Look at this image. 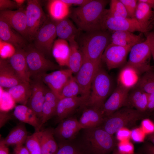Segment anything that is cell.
Listing matches in <instances>:
<instances>
[{
	"label": "cell",
	"instance_id": "cell-30",
	"mask_svg": "<svg viewBox=\"0 0 154 154\" xmlns=\"http://www.w3.org/2000/svg\"><path fill=\"white\" fill-rule=\"evenodd\" d=\"M28 136L25 124L21 122L13 128L5 138L1 139L7 146H15L25 143Z\"/></svg>",
	"mask_w": 154,
	"mask_h": 154
},
{
	"label": "cell",
	"instance_id": "cell-10",
	"mask_svg": "<svg viewBox=\"0 0 154 154\" xmlns=\"http://www.w3.org/2000/svg\"><path fill=\"white\" fill-rule=\"evenodd\" d=\"M57 36L55 22L47 19L37 32L33 44L45 56L51 55Z\"/></svg>",
	"mask_w": 154,
	"mask_h": 154
},
{
	"label": "cell",
	"instance_id": "cell-6",
	"mask_svg": "<svg viewBox=\"0 0 154 154\" xmlns=\"http://www.w3.org/2000/svg\"><path fill=\"white\" fill-rule=\"evenodd\" d=\"M23 49L31 79L41 77L48 71L60 70V66L47 58L33 44H28Z\"/></svg>",
	"mask_w": 154,
	"mask_h": 154
},
{
	"label": "cell",
	"instance_id": "cell-34",
	"mask_svg": "<svg viewBox=\"0 0 154 154\" xmlns=\"http://www.w3.org/2000/svg\"><path fill=\"white\" fill-rule=\"evenodd\" d=\"M7 92L15 102L26 105L30 97V83L23 82L7 89Z\"/></svg>",
	"mask_w": 154,
	"mask_h": 154
},
{
	"label": "cell",
	"instance_id": "cell-24",
	"mask_svg": "<svg viewBox=\"0 0 154 154\" xmlns=\"http://www.w3.org/2000/svg\"><path fill=\"white\" fill-rule=\"evenodd\" d=\"M54 130L47 128L37 132L42 154H56L58 145L55 139Z\"/></svg>",
	"mask_w": 154,
	"mask_h": 154
},
{
	"label": "cell",
	"instance_id": "cell-8",
	"mask_svg": "<svg viewBox=\"0 0 154 154\" xmlns=\"http://www.w3.org/2000/svg\"><path fill=\"white\" fill-rule=\"evenodd\" d=\"M102 63V62H96L83 57L82 65L74 76L80 88V96L87 101L92 82L97 71L101 67Z\"/></svg>",
	"mask_w": 154,
	"mask_h": 154
},
{
	"label": "cell",
	"instance_id": "cell-5",
	"mask_svg": "<svg viewBox=\"0 0 154 154\" xmlns=\"http://www.w3.org/2000/svg\"><path fill=\"white\" fill-rule=\"evenodd\" d=\"M144 113L125 106L106 118L101 126L111 135L123 127L133 125L144 117Z\"/></svg>",
	"mask_w": 154,
	"mask_h": 154
},
{
	"label": "cell",
	"instance_id": "cell-53",
	"mask_svg": "<svg viewBox=\"0 0 154 154\" xmlns=\"http://www.w3.org/2000/svg\"><path fill=\"white\" fill-rule=\"evenodd\" d=\"M112 154H123L121 153L116 147L113 151Z\"/></svg>",
	"mask_w": 154,
	"mask_h": 154
},
{
	"label": "cell",
	"instance_id": "cell-46",
	"mask_svg": "<svg viewBox=\"0 0 154 154\" xmlns=\"http://www.w3.org/2000/svg\"><path fill=\"white\" fill-rule=\"evenodd\" d=\"M64 3L69 6L72 5L78 6H79L83 5L87 3L90 0H62Z\"/></svg>",
	"mask_w": 154,
	"mask_h": 154
},
{
	"label": "cell",
	"instance_id": "cell-55",
	"mask_svg": "<svg viewBox=\"0 0 154 154\" xmlns=\"http://www.w3.org/2000/svg\"><path fill=\"white\" fill-rule=\"evenodd\" d=\"M152 133V134L154 135V131H153V133Z\"/></svg>",
	"mask_w": 154,
	"mask_h": 154
},
{
	"label": "cell",
	"instance_id": "cell-1",
	"mask_svg": "<svg viewBox=\"0 0 154 154\" xmlns=\"http://www.w3.org/2000/svg\"><path fill=\"white\" fill-rule=\"evenodd\" d=\"M109 1L90 0L86 4L70 9L69 15L80 31L89 32L102 30Z\"/></svg>",
	"mask_w": 154,
	"mask_h": 154
},
{
	"label": "cell",
	"instance_id": "cell-52",
	"mask_svg": "<svg viewBox=\"0 0 154 154\" xmlns=\"http://www.w3.org/2000/svg\"><path fill=\"white\" fill-rule=\"evenodd\" d=\"M148 139L154 145V135L151 133L148 136Z\"/></svg>",
	"mask_w": 154,
	"mask_h": 154
},
{
	"label": "cell",
	"instance_id": "cell-36",
	"mask_svg": "<svg viewBox=\"0 0 154 154\" xmlns=\"http://www.w3.org/2000/svg\"><path fill=\"white\" fill-rule=\"evenodd\" d=\"M135 18L148 31L153 18V9L148 4L138 0Z\"/></svg>",
	"mask_w": 154,
	"mask_h": 154
},
{
	"label": "cell",
	"instance_id": "cell-29",
	"mask_svg": "<svg viewBox=\"0 0 154 154\" xmlns=\"http://www.w3.org/2000/svg\"><path fill=\"white\" fill-rule=\"evenodd\" d=\"M55 23L56 35L59 38L68 41L79 35L80 31L67 18Z\"/></svg>",
	"mask_w": 154,
	"mask_h": 154
},
{
	"label": "cell",
	"instance_id": "cell-3",
	"mask_svg": "<svg viewBox=\"0 0 154 154\" xmlns=\"http://www.w3.org/2000/svg\"><path fill=\"white\" fill-rule=\"evenodd\" d=\"M82 129L79 140L91 154H109L116 147V140L113 135L101 126Z\"/></svg>",
	"mask_w": 154,
	"mask_h": 154
},
{
	"label": "cell",
	"instance_id": "cell-45",
	"mask_svg": "<svg viewBox=\"0 0 154 154\" xmlns=\"http://www.w3.org/2000/svg\"><path fill=\"white\" fill-rule=\"evenodd\" d=\"M14 154H30L29 151L23 144L15 146L13 149Z\"/></svg>",
	"mask_w": 154,
	"mask_h": 154
},
{
	"label": "cell",
	"instance_id": "cell-54",
	"mask_svg": "<svg viewBox=\"0 0 154 154\" xmlns=\"http://www.w3.org/2000/svg\"><path fill=\"white\" fill-rule=\"evenodd\" d=\"M153 18H154V7L153 9Z\"/></svg>",
	"mask_w": 154,
	"mask_h": 154
},
{
	"label": "cell",
	"instance_id": "cell-32",
	"mask_svg": "<svg viewBox=\"0 0 154 154\" xmlns=\"http://www.w3.org/2000/svg\"><path fill=\"white\" fill-rule=\"evenodd\" d=\"M70 52L67 67L73 73L76 74L83 64V56L75 38L68 41Z\"/></svg>",
	"mask_w": 154,
	"mask_h": 154
},
{
	"label": "cell",
	"instance_id": "cell-14",
	"mask_svg": "<svg viewBox=\"0 0 154 154\" xmlns=\"http://www.w3.org/2000/svg\"><path fill=\"white\" fill-rule=\"evenodd\" d=\"M131 89L118 84L101 108L105 119L121 108L127 106Z\"/></svg>",
	"mask_w": 154,
	"mask_h": 154
},
{
	"label": "cell",
	"instance_id": "cell-31",
	"mask_svg": "<svg viewBox=\"0 0 154 154\" xmlns=\"http://www.w3.org/2000/svg\"><path fill=\"white\" fill-rule=\"evenodd\" d=\"M56 154H91L79 139L58 141Z\"/></svg>",
	"mask_w": 154,
	"mask_h": 154
},
{
	"label": "cell",
	"instance_id": "cell-51",
	"mask_svg": "<svg viewBox=\"0 0 154 154\" xmlns=\"http://www.w3.org/2000/svg\"><path fill=\"white\" fill-rule=\"evenodd\" d=\"M16 3L18 8L21 7L22 5L26 1L25 0H14Z\"/></svg>",
	"mask_w": 154,
	"mask_h": 154
},
{
	"label": "cell",
	"instance_id": "cell-22",
	"mask_svg": "<svg viewBox=\"0 0 154 154\" xmlns=\"http://www.w3.org/2000/svg\"><path fill=\"white\" fill-rule=\"evenodd\" d=\"M25 82L12 67L8 60L0 58V87L9 88Z\"/></svg>",
	"mask_w": 154,
	"mask_h": 154
},
{
	"label": "cell",
	"instance_id": "cell-26",
	"mask_svg": "<svg viewBox=\"0 0 154 154\" xmlns=\"http://www.w3.org/2000/svg\"><path fill=\"white\" fill-rule=\"evenodd\" d=\"M148 94L135 86L129 90L128 96L127 107L134 108L143 113L147 110Z\"/></svg>",
	"mask_w": 154,
	"mask_h": 154
},
{
	"label": "cell",
	"instance_id": "cell-47",
	"mask_svg": "<svg viewBox=\"0 0 154 154\" xmlns=\"http://www.w3.org/2000/svg\"><path fill=\"white\" fill-rule=\"evenodd\" d=\"M154 111V94H148L147 110Z\"/></svg>",
	"mask_w": 154,
	"mask_h": 154
},
{
	"label": "cell",
	"instance_id": "cell-50",
	"mask_svg": "<svg viewBox=\"0 0 154 154\" xmlns=\"http://www.w3.org/2000/svg\"><path fill=\"white\" fill-rule=\"evenodd\" d=\"M139 1L148 4L151 7L152 9L154 7V0H139Z\"/></svg>",
	"mask_w": 154,
	"mask_h": 154
},
{
	"label": "cell",
	"instance_id": "cell-43",
	"mask_svg": "<svg viewBox=\"0 0 154 154\" xmlns=\"http://www.w3.org/2000/svg\"><path fill=\"white\" fill-rule=\"evenodd\" d=\"M18 8L16 3L14 0H0V11L12 10Z\"/></svg>",
	"mask_w": 154,
	"mask_h": 154
},
{
	"label": "cell",
	"instance_id": "cell-42",
	"mask_svg": "<svg viewBox=\"0 0 154 154\" xmlns=\"http://www.w3.org/2000/svg\"><path fill=\"white\" fill-rule=\"evenodd\" d=\"M123 4L127 12L128 17L135 18L138 1L137 0H120Z\"/></svg>",
	"mask_w": 154,
	"mask_h": 154
},
{
	"label": "cell",
	"instance_id": "cell-20",
	"mask_svg": "<svg viewBox=\"0 0 154 154\" xmlns=\"http://www.w3.org/2000/svg\"><path fill=\"white\" fill-rule=\"evenodd\" d=\"M8 60L22 80L25 82L30 83L31 80V75L24 49L16 48L15 52Z\"/></svg>",
	"mask_w": 154,
	"mask_h": 154
},
{
	"label": "cell",
	"instance_id": "cell-39",
	"mask_svg": "<svg viewBox=\"0 0 154 154\" xmlns=\"http://www.w3.org/2000/svg\"><path fill=\"white\" fill-rule=\"evenodd\" d=\"M107 14L109 16L116 19L129 17L123 4L120 0L110 1Z\"/></svg>",
	"mask_w": 154,
	"mask_h": 154
},
{
	"label": "cell",
	"instance_id": "cell-21",
	"mask_svg": "<svg viewBox=\"0 0 154 154\" xmlns=\"http://www.w3.org/2000/svg\"><path fill=\"white\" fill-rule=\"evenodd\" d=\"M105 119L101 109L87 107H85L78 121L83 129L100 126Z\"/></svg>",
	"mask_w": 154,
	"mask_h": 154
},
{
	"label": "cell",
	"instance_id": "cell-40",
	"mask_svg": "<svg viewBox=\"0 0 154 154\" xmlns=\"http://www.w3.org/2000/svg\"><path fill=\"white\" fill-rule=\"evenodd\" d=\"M25 143L30 154H42L37 132L28 136Z\"/></svg>",
	"mask_w": 154,
	"mask_h": 154
},
{
	"label": "cell",
	"instance_id": "cell-11",
	"mask_svg": "<svg viewBox=\"0 0 154 154\" xmlns=\"http://www.w3.org/2000/svg\"><path fill=\"white\" fill-rule=\"evenodd\" d=\"M102 30L107 31L110 33L118 31H127L132 33L139 31L144 33L148 31L135 18L116 19L109 16L107 13L104 19Z\"/></svg>",
	"mask_w": 154,
	"mask_h": 154
},
{
	"label": "cell",
	"instance_id": "cell-16",
	"mask_svg": "<svg viewBox=\"0 0 154 154\" xmlns=\"http://www.w3.org/2000/svg\"><path fill=\"white\" fill-rule=\"evenodd\" d=\"M73 73L69 69L56 70L42 75L41 78L44 84L58 97L60 99L62 90Z\"/></svg>",
	"mask_w": 154,
	"mask_h": 154
},
{
	"label": "cell",
	"instance_id": "cell-2",
	"mask_svg": "<svg viewBox=\"0 0 154 154\" xmlns=\"http://www.w3.org/2000/svg\"><path fill=\"white\" fill-rule=\"evenodd\" d=\"M111 33L106 30L85 32L80 36L78 43L83 57L102 62L103 54L110 44Z\"/></svg>",
	"mask_w": 154,
	"mask_h": 154
},
{
	"label": "cell",
	"instance_id": "cell-19",
	"mask_svg": "<svg viewBox=\"0 0 154 154\" xmlns=\"http://www.w3.org/2000/svg\"><path fill=\"white\" fill-rule=\"evenodd\" d=\"M0 39L13 45L16 48H24L28 44L27 40L13 29L0 17Z\"/></svg>",
	"mask_w": 154,
	"mask_h": 154
},
{
	"label": "cell",
	"instance_id": "cell-18",
	"mask_svg": "<svg viewBox=\"0 0 154 154\" xmlns=\"http://www.w3.org/2000/svg\"><path fill=\"white\" fill-rule=\"evenodd\" d=\"M87 100L81 96L64 98L59 100L56 109V121L59 123L70 116L80 106L84 107Z\"/></svg>",
	"mask_w": 154,
	"mask_h": 154
},
{
	"label": "cell",
	"instance_id": "cell-44",
	"mask_svg": "<svg viewBox=\"0 0 154 154\" xmlns=\"http://www.w3.org/2000/svg\"><path fill=\"white\" fill-rule=\"evenodd\" d=\"M150 46L151 56L154 61V31L145 33Z\"/></svg>",
	"mask_w": 154,
	"mask_h": 154
},
{
	"label": "cell",
	"instance_id": "cell-35",
	"mask_svg": "<svg viewBox=\"0 0 154 154\" xmlns=\"http://www.w3.org/2000/svg\"><path fill=\"white\" fill-rule=\"evenodd\" d=\"M139 76L134 69L125 64L119 74L118 84L131 89L137 83L140 77Z\"/></svg>",
	"mask_w": 154,
	"mask_h": 154
},
{
	"label": "cell",
	"instance_id": "cell-27",
	"mask_svg": "<svg viewBox=\"0 0 154 154\" xmlns=\"http://www.w3.org/2000/svg\"><path fill=\"white\" fill-rule=\"evenodd\" d=\"M59 100L58 96L50 89L48 88L47 90L42 110L41 121L42 126L48 120L55 116Z\"/></svg>",
	"mask_w": 154,
	"mask_h": 154
},
{
	"label": "cell",
	"instance_id": "cell-49",
	"mask_svg": "<svg viewBox=\"0 0 154 154\" xmlns=\"http://www.w3.org/2000/svg\"><path fill=\"white\" fill-rule=\"evenodd\" d=\"M0 154H9L8 146L5 144L1 139L0 141Z\"/></svg>",
	"mask_w": 154,
	"mask_h": 154
},
{
	"label": "cell",
	"instance_id": "cell-48",
	"mask_svg": "<svg viewBox=\"0 0 154 154\" xmlns=\"http://www.w3.org/2000/svg\"><path fill=\"white\" fill-rule=\"evenodd\" d=\"M143 151L145 154H154V145L146 144L143 147Z\"/></svg>",
	"mask_w": 154,
	"mask_h": 154
},
{
	"label": "cell",
	"instance_id": "cell-23",
	"mask_svg": "<svg viewBox=\"0 0 154 154\" xmlns=\"http://www.w3.org/2000/svg\"><path fill=\"white\" fill-rule=\"evenodd\" d=\"M13 114L17 119L33 126L35 132L40 131L42 127L40 119L35 113L26 105H19L15 107Z\"/></svg>",
	"mask_w": 154,
	"mask_h": 154
},
{
	"label": "cell",
	"instance_id": "cell-12",
	"mask_svg": "<svg viewBox=\"0 0 154 154\" xmlns=\"http://www.w3.org/2000/svg\"><path fill=\"white\" fill-rule=\"evenodd\" d=\"M132 47L110 43L103 54L102 62L105 64L109 70L124 66L126 63L127 55Z\"/></svg>",
	"mask_w": 154,
	"mask_h": 154
},
{
	"label": "cell",
	"instance_id": "cell-25",
	"mask_svg": "<svg viewBox=\"0 0 154 154\" xmlns=\"http://www.w3.org/2000/svg\"><path fill=\"white\" fill-rule=\"evenodd\" d=\"M144 40L141 35L124 31H118L111 33L110 43L122 46H131Z\"/></svg>",
	"mask_w": 154,
	"mask_h": 154
},
{
	"label": "cell",
	"instance_id": "cell-9",
	"mask_svg": "<svg viewBox=\"0 0 154 154\" xmlns=\"http://www.w3.org/2000/svg\"><path fill=\"white\" fill-rule=\"evenodd\" d=\"M25 9L28 41H33L38 30L47 18L39 1L28 0Z\"/></svg>",
	"mask_w": 154,
	"mask_h": 154
},
{
	"label": "cell",
	"instance_id": "cell-37",
	"mask_svg": "<svg viewBox=\"0 0 154 154\" xmlns=\"http://www.w3.org/2000/svg\"><path fill=\"white\" fill-rule=\"evenodd\" d=\"M135 86L147 94H154V71L153 69L143 74L140 77Z\"/></svg>",
	"mask_w": 154,
	"mask_h": 154
},
{
	"label": "cell",
	"instance_id": "cell-17",
	"mask_svg": "<svg viewBox=\"0 0 154 154\" xmlns=\"http://www.w3.org/2000/svg\"><path fill=\"white\" fill-rule=\"evenodd\" d=\"M0 17L28 41L25 9L21 7L16 10L0 11Z\"/></svg>",
	"mask_w": 154,
	"mask_h": 154
},
{
	"label": "cell",
	"instance_id": "cell-4",
	"mask_svg": "<svg viewBox=\"0 0 154 154\" xmlns=\"http://www.w3.org/2000/svg\"><path fill=\"white\" fill-rule=\"evenodd\" d=\"M111 77L102 66L98 70L91 85L90 94L84 107L101 109L113 91Z\"/></svg>",
	"mask_w": 154,
	"mask_h": 154
},
{
	"label": "cell",
	"instance_id": "cell-33",
	"mask_svg": "<svg viewBox=\"0 0 154 154\" xmlns=\"http://www.w3.org/2000/svg\"><path fill=\"white\" fill-rule=\"evenodd\" d=\"M69 7L62 0H52L48 1L47 8L50 17L57 21L67 18L69 16Z\"/></svg>",
	"mask_w": 154,
	"mask_h": 154
},
{
	"label": "cell",
	"instance_id": "cell-7",
	"mask_svg": "<svg viewBox=\"0 0 154 154\" xmlns=\"http://www.w3.org/2000/svg\"><path fill=\"white\" fill-rule=\"evenodd\" d=\"M129 52V59L125 64L133 68L139 75L153 69L150 63L151 54L146 39L132 46Z\"/></svg>",
	"mask_w": 154,
	"mask_h": 154
},
{
	"label": "cell",
	"instance_id": "cell-13",
	"mask_svg": "<svg viewBox=\"0 0 154 154\" xmlns=\"http://www.w3.org/2000/svg\"><path fill=\"white\" fill-rule=\"evenodd\" d=\"M30 84L31 94L26 105L31 109L41 120L45 94L48 87L43 82L41 77L31 79Z\"/></svg>",
	"mask_w": 154,
	"mask_h": 154
},
{
	"label": "cell",
	"instance_id": "cell-38",
	"mask_svg": "<svg viewBox=\"0 0 154 154\" xmlns=\"http://www.w3.org/2000/svg\"><path fill=\"white\" fill-rule=\"evenodd\" d=\"M80 94V87L74 76H72L63 87L60 95V99L64 98L76 97Z\"/></svg>",
	"mask_w": 154,
	"mask_h": 154
},
{
	"label": "cell",
	"instance_id": "cell-41",
	"mask_svg": "<svg viewBox=\"0 0 154 154\" xmlns=\"http://www.w3.org/2000/svg\"><path fill=\"white\" fill-rule=\"evenodd\" d=\"M0 46L1 58L3 59L8 56L10 57L16 50L15 47L12 44L1 40Z\"/></svg>",
	"mask_w": 154,
	"mask_h": 154
},
{
	"label": "cell",
	"instance_id": "cell-28",
	"mask_svg": "<svg viewBox=\"0 0 154 154\" xmlns=\"http://www.w3.org/2000/svg\"><path fill=\"white\" fill-rule=\"evenodd\" d=\"M70 52L68 41L58 38L54 41L52 55L60 66H67Z\"/></svg>",
	"mask_w": 154,
	"mask_h": 154
},
{
	"label": "cell",
	"instance_id": "cell-15",
	"mask_svg": "<svg viewBox=\"0 0 154 154\" xmlns=\"http://www.w3.org/2000/svg\"><path fill=\"white\" fill-rule=\"evenodd\" d=\"M83 128L76 118L69 117L60 121L54 129L55 138L58 141H68L76 138Z\"/></svg>",
	"mask_w": 154,
	"mask_h": 154
}]
</instances>
